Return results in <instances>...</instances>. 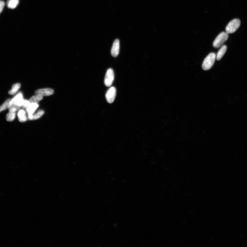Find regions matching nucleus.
Masks as SVG:
<instances>
[{
  "label": "nucleus",
  "mask_w": 247,
  "mask_h": 247,
  "mask_svg": "<svg viewBox=\"0 0 247 247\" xmlns=\"http://www.w3.org/2000/svg\"><path fill=\"white\" fill-rule=\"evenodd\" d=\"M11 99H8L7 100H6L2 105L0 106V112L4 111L7 109L9 107V105L10 101Z\"/></svg>",
  "instance_id": "f3484780"
},
{
  "label": "nucleus",
  "mask_w": 247,
  "mask_h": 247,
  "mask_svg": "<svg viewBox=\"0 0 247 247\" xmlns=\"http://www.w3.org/2000/svg\"><path fill=\"white\" fill-rule=\"evenodd\" d=\"M114 79V73L113 69H108L106 73L104 79V84L108 87L111 86Z\"/></svg>",
  "instance_id": "39448f33"
},
{
  "label": "nucleus",
  "mask_w": 247,
  "mask_h": 247,
  "mask_svg": "<svg viewBox=\"0 0 247 247\" xmlns=\"http://www.w3.org/2000/svg\"><path fill=\"white\" fill-rule=\"evenodd\" d=\"M240 24V21L239 19H233L227 25L226 28V33L228 34L235 33L238 29Z\"/></svg>",
  "instance_id": "f03ea898"
},
{
  "label": "nucleus",
  "mask_w": 247,
  "mask_h": 247,
  "mask_svg": "<svg viewBox=\"0 0 247 247\" xmlns=\"http://www.w3.org/2000/svg\"><path fill=\"white\" fill-rule=\"evenodd\" d=\"M44 114V111L42 110L38 111L36 114H34L33 115L32 120H37L42 117Z\"/></svg>",
  "instance_id": "dca6fc26"
},
{
  "label": "nucleus",
  "mask_w": 247,
  "mask_h": 247,
  "mask_svg": "<svg viewBox=\"0 0 247 247\" xmlns=\"http://www.w3.org/2000/svg\"><path fill=\"white\" fill-rule=\"evenodd\" d=\"M120 48L119 40L118 39L115 40L113 43L111 50V54L112 56L114 57L118 56L120 52Z\"/></svg>",
  "instance_id": "6e6552de"
},
{
  "label": "nucleus",
  "mask_w": 247,
  "mask_h": 247,
  "mask_svg": "<svg viewBox=\"0 0 247 247\" xmlns=\"http://www.w3.org/2000/svg\"><path fill=\"white\" fill-rule=\"evenodd\" d=\"M39 105L36 103H31L29 106L26 108L27 112L28 114V118L32 120L33 115L37 109Z\"/></svg>",
  "instance_id": "0eeeda50"
},
{
  "label": "nucleus",
  "mask_w": 247,
  "mask_h": 247,
  "mask_svg": "<svg viewBox=\"0 0 247 247\" xmlns=\"http://www.w3.org/2000/svg\"><path fill=\"white\" fill-rule=\"evenodd\" d=\"M15 112H9L6 115V119L8 121H12L15 119Z\"/></svg>",
  "instance_id": "2eb2a0df"
},
{
  "label": "nucleus",
  "mask_w": 247,
  "mask_h": 247,
  "mask_svg": "<svg viewBox=\"0 0 247 247\" xmlns=\"http://www.w3.org/2000/svg\"><path fill=\"white\" fill-rule=\"evenodd\" d=\"M31 102L29 101L24 100L23 103V104H22V107L24 108H27L29 106Z\"/></svg>",
  "instance_id": "a211bd4d"
},
{
  "label": "nucleus",
  "mask_w": 247,
  "mask_h": 247,
  "mask_svg": "<svg viewBox=\"0 0 247 247\" xmlns=\"http://www.w3.org/2000/svg\"><path fill=\"white\" fill-rule=\"evenodd\" d=\"M24 100L23 95L22 93L19 92L14 98L11 99L9 107L14 105L20 108L22 106Z\"/></svg>",
  "instance_id": "20e7f679"
},
{
  "label": "nucleus",
  "mask_w": 247,
  "mask_h": 247,
  "mask_svg": "<svg viewBox=\"0 0 247 247\" xmlns=\"http://www.w3.org/2000/svg\"><path fill=\"white\" fill-rule=\"evenodd\" d=\"M17 115L19 121L21 122H24L28 120L26 112L24 110H19Z\"/></svg>",
  "instance_id": "9d476101"
},
{
  "label": "nucleus",
  "mask_w": 247,
  "mask_h": 247,
  "mask_svg": "<svg viewBox=\"0 0 247 247\" xmlns=\"http://www.w3.org/2000/svg\"><path fill=\"white\" fill-rule=\"evenodd\" d=\"M54 92L53 89L47 88L38 89L35 92V93L36 94L44 96L52 95L54 94Z\"/></svg>",
  "instance_id": "1a4fd4ad"
},
{
  "label": "nucleus",
  "mask_w": 247,
  "mask_h": 247,
  "mask_svg": "<svg viewBox=\"0 0 247 247\" xmlns=\"http://www.w3.org/2000/svg\"><path fill=\"white\" fill-rule=\"evenodd\" d=\"M21 87L20 83H16L12 86L11 89L9 92V95H13L15 94Z\"/></svg>",
  "instance_id": "ddd939ff"
},
{
  "label": "nucleus",
  "mask_w": 247,
  "mask_h": 247,
  "mask_svg": "<svg viewBox=\"0 0 247 247\" xmlns=\"http://www.w3.org/2000/svg\"><path fill=\"white\" fill-rule=\"evenodd\" d=\"M5 5V3L4 2L2 1H0V14L3 10Z\"/></svg>",
  "instance_id": "6ab92c4d"
},
{
  "label": "nucleus",
  "mask_w": 247,
  "mask_h": 247,
  "mask_svg": "<svg viewBox=\"0 0 247 247\" xmlns=\"http://www.w3.org/2000/svg\"><path fill=\"white\" fill-rule=\"evenodd\" d=\"M228 34L226 32H222L214 40L213 43V46L216 48L219 47L228 39Z\"/></svg>",
  "instance_id": "7ed1b4c3"
},
{
  "label": "nucleus",
  "mask_w": 247,
  "mask_h": 247,
  "mask_svg": "<svg viewBox=\"0 0 247 247\" xmlns=\"http://www.w3.org/2000/svg\"><path fill=\"white\" fill-rule=\"evenodd\" d=\"M117 90L114 87H111L108 89L105 95L107 101L109 104L113 103L116 97Z\"/></svg>",
  "instance_id": "423d86ee"
},
{
  "label": "nucleus",
  "mask_w": 247,
  "mask_h": 247,
  "mask_svg": "<svg viewBox=\"0 0 247 247\" xmlns=\"http://www.w3.org/2000/svg\"><path fill=\"white\" fill-rule=\"evenodd\" d=\"M216 58L215 54L210 53L205 58L202 64V68L205 70L210 69L214 65Z\"/></svg>",
  "instance_id": "f257e3e1"
},
{
  "label": "nucleus",
  "mask_w": 247,
  "mask_h": 247,
  "mask_svg": "<svg viewBox=\"0 0 247 247\" xmlns=\"http://www.w3.org/2000/svg\"><path fill=\"white\" fill-rule=\"evenodd\" d=\"M43 96L39 95L36 94V95L33 96L30 99L29 101L31 103H38L40 101L42 100Z\"/></svg>",
  "instance_id": "4468645a"
},
{
  "label": "nucleus",
  "mask_w": 247,
  "mask_h": 247,
  "mask_svg": "<svg viewBox=\"0 0 247 247\" xmlns=\"http://www.w3.org/2000/svg\"><path fill=\"white\" fill-rule=\"evenodd\" d=\"M19 3V0H7L6 5L8 8L14 9L17 7Z\"/></svg>",
  "instance_id": "f8f14e48"
},
{
  "label": "nucleus",
  "mask_w": 247,
  "mask_h": 247,
  "mask_svg": "<svg viewBox=\"0 0 247 247\" xmlns=\"http://www.w3.org/2000/svg\"><path fill=\"white\" fill-rule=\"evenodd\" d=\"M227 49V46L226 45H223L221 47L217 54V56H216L217 60H219L222 58L224 54H225L226 52Z\"/></svg>",
  "instance_id": "9b49d317"
}]
</instances>
